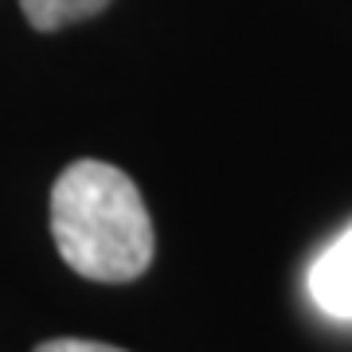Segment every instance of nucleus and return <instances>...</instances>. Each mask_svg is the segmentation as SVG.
Returning <instances> with one entry per match:
<instances>
[{
  "mask_svg": "<svg viewBox=\"0 0 352 352\" xmlns=\"http://www.w3.org/2000/svg\"><path fill=\"white\" fill-rule=\"evenodd\" d=\"M110 0H20L28 24L39 28V32H55V28H67L75 20H87V16L102 12Z\"/></svg>",
  "mask_w": 352,
  "mask_h": 352,
  "instance_id": "7ed1b4c3",
  "label": "nucleus"
},
{
  "mask_svg": "<svg viewBox=\"0 0 352 352\" xmlns=\"http://www.w3.org/2000/svg\"><path fill=\"white\" fill-rule=\"evenodd\" d=\"M51 239L90 282H133L153 263V223L138 184L118 164L75 161L51 188Z\"/></svg>",
  "mask_w": 352,
  "mask_h": 352,
  "instance_id": "f257e3e1",
  "label": "nucleus"
},
{
  "mask_svg": "<svg viewBox=\"0 0 352 352\" xmlns=\"http://www.w3.org/2000/svg\"><path fill=\"white\" fill-rule=\"evenodd\" d=\"M36 352H126L113 344H98V340H78V337H59V340H43Z\"/></svg>",
  "mask_w": 352,
  "mask_h": 352,
  "instance_id": "20e7f679",
  "label": "nucleus"
},
{
  "mask_svg": "<svg viewBox=\"0 0 352 352\" xmlns=\"http://www.w3.org/2000/svg\"><path fill=\"white\" fill-rule=\"evenodd\" d=\"M305 286H309V298L321 314L352 321V227L314 258Z\"/></svg>",
  "mask_w": 352,
  "mask_h": 352,
  "instance_id": "f03ea898",
  "label": "nucleus"
}]
</instances>
